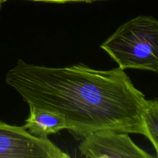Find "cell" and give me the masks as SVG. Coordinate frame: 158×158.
<instances>
[{
    "label": "cell",
    "mask_w": 158,
    "mask_h": 158,
    "mask_svg": "<svg viewBox=\"0 0 158 158\" xmlns=\"http://www.w3.org/2000/svg\"><path fill=\"white\" fill-rule=\"evenodd\" d=\"M7 0H4L6 2ZM29 1L34 2H52V3H66V2H91L98 1V0H29Z\"/></svg>",
    "instance_id": "7"
},
{
    "label": "cell",
    "mask_w": 158,
    "mask_h": 158,
    "mask_svg": "<svg viewBox=\"0 0 158 158\" xmlns=\"http://www.w3.org/2000/svg\"><path fill=\"white\" fill-rule=\"evenodd\" d=\"M6 83L29 106L61 114L79 136L100 131L141 134L148 100L120 67L100 70L82 63L64 67L29 64L19 60Z\"/></svg>",
    "instance_id": "1"
},
{
    "label": "cell",
    "mask_w": 158,
    "mask_h": 158,
    "mask_svg": "<svg viewBox=\"0 0 158 158\" xmlns=\"http://www.w3.org/2000/svg\"><path fill=\"white\" fill-rule=\"evenodd\" d=\"M146 137L152 143L158 157V100H148L143 115Z\"/></svg>",
    "instance_id": "6"
},
{
    "label": "cell",
    "mask_w": 158,
    "mask_h": 158,
    "mask_svg": "<svg viewBox=\"0 0 158 158\" xmlns=\"http://www.w3.org/2000/svg\"><path fill=\"white\" fill-rule=\"evenodd\" d=\"M48 138L32 135L23 127L0 120V158H69Z\"/></svg>",
    "instance_id": "3"
},
{
    "label": "cell",
    "mask_w": 158,
    "mask_h": 158,
    "mask_svg": "<svg viewBox=\"0 0 158 158\" xmlns=\"http://www.w3.org/2000/svg\"><path fill=\"white\" fill-rule=\"evenodd\" d=\"M29 107V115L23 127L32 135L48 138L62 130H68L67 122L61 114L36 106Z\"/></svg>",
    "instance_id": "5"
},
{
    "label": "cell",
    "mask_w": 158,
    "mask_h": 158,
    "mask_svg": "<svg viewBox=\"0 0 158 158\" xmlns=\"http://www.w3.org/2000/svg\"><path fill=\"white\" fill-rule=\"evenodd\" d=\"M2 4H3V3L1 1H0V9H1V8H2Z\"/></svg>",
    "instance_id": "8"
},
{
    "label": "cell",
    "mask_w": 158,
    "mask_h": 158,
    "mask_svg": "<svg viewBox=\"0 0 158 158\" xmlns=\"http://www.w3.org/2000/svg\"><path fill=\"white\" fill-rule=\"evenodd\" d=\"M80 154L92 158H157L137 146L126 133L100 131L84 136Z\"/></svg>",
    "instance_id": "4"
},
{
    "label": "cell",
    "mask_w": 158,
    "mask_h": 158,
    "mask_svg": "<svg viewBox=\"0 0 158 158\" xmlns=\"http://www.w3.org/2000/svg\"><path fill=\"white\" fill-rule=\"evenodd\" d=\"M120 69L158 72V21L139 15L120 26L103 44Z\"/></svg>",
    "instance_id": "2"
},
{
    "label": "cell",
    "mask_w": 158,
    "mask_h": 158,
    "mask_svg": "<svg viewBox=\"0 0 158 158\" xmlns=\"http://www.w3.org/2000/svg\"><path fill=\"white\" fill-rule=\"evenodd\" d=\"M0 1H1L2 2V3H4V2H4V0H0Z\"/></svg>",
    "instance_id": "9"
}]
</instances>
